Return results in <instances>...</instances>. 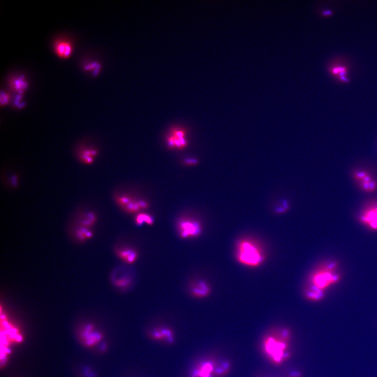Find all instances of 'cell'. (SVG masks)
<instances>
[{
    "label": "cell",
    "instance_id": "6da1fadb",
    "mask_svg": "<svg viewBox=\"0 0 377 377\" xmlns=\"http://www.w3.org/2000/svg\"><path fill=\"white\" fill-rule=\"evenodd\" d=\"M290 332L283 329L273 332L266 337L263 348L269 360L275 365H280L290 357L289 351Z\"/></svg>",
    "mask_w": 377,
    "mask_h": 377
},
{
    "label": "cell",
    "instance_id": "7a4b0ae2",
    "mask_svg": "<svg viewBox=\"0 0 377 377\" xmlns=\"http://www.w3.org/2000/svg\"><path fill=\"white\" fill-rule=\"evenodd\" d=\"M341 274L336 262H327L320 265L310 274L308 286L325 293L341 281Z\"/></svg>",
    "mask_w": 377,
    "mask_h": 377
},
{
    "label": "cell",
    "instance_id": "3957f363",
    "mask_svg": "<svg viewBox=\"0 0 377 377\" xmlns=\"http://www.w3.org/2000/svg\"><path fill=\"white\" fill-rule=\"evenodd\" d=\"M235 258L241 265L249 268H257L265 261V255L262 247L256 241L249 239L240 240L236 244Z\"/></svg>",
    "mask_w": 377,
    "mask_h": 377
},
{
    "label": "cell",
    "instance_id": "277c9868",
    "mask_svg": "<svg viewBox=\"0 0 377 377\" xmlns=\"http://www.w3.org/2000/svg\"><path fill=\"white\" fill-rule=\"evenodd\" d=\"M177 229L181 239H195L202 234L203 225L201 221L196 218L184 216L178 220Z\"/></svg>",
    "mask_w": 377,
    "mask_h": 377
},
{
    "label": "cell",
    "instance_id": "5b68a950",
    "mask_svg": "<svg viewBox=\"0 0 377 377\" xmlns=\"http://www.w3.org/2000/svg\"><path fill=\"white\" fill-rule=\"evenodd\" d=\"M167 146L172 150H183L188 145L187 132L180 126L172 127L166 137Z\"/></svg>",
    "mask_w": 377,
    "mask_h": 377
},
{
    "label": "cell",
    "instance_id": "8992f818",
    "mask_svg": "<svg viewBox=\"0 0 377 377\" xmlns=\"http://www.w3.org/2000/svg\"><path fill=\"white\" fill-rule=\"evenodd\" d=\"M115 200L127 213L138 214L141 210L149 208V203L143 200H136L128 195H117Z\"/></svg>",
    "mask_w": 377,
    "mask_h": 377
},
{
    "label": "cell",
    "instance_id": "52a82bcc",
    "mask_svg": "<svg viewBox=\"0 0 377 377\" xmlns=\"http://www.w3.org/2000/svg\"><path fill=\"white\" fill-rule=\"evenodd\" d=\"M359 221L371 231H377V200L367 203L361 211Z\"/></svg>",
    "mask_w": 377,
    "mask_h": 377
},
{
    "label": "cell",
    "instance_id": "ba28073f",
    "mask_svg": "<svg viewBox=\"0 0 377 377\" xmlns=\"http://www.w3.org/2000/svg\"><path fill=\"white\" fill-rule=\"evenodd\" d=\"M352 178L361 190L367 194H372L377 191V180L368 172L359 170L352 173Z\"/></svg>",
    "mask_w": 377,
    "mask_h": 377
},
{
    "label": "cell",
    "instance_id": "9c48e42d",
    "mask_svg": "<svg viewBox=\"0 0 377 377\" xmlns=\"http://www.w3.org/2000/svg\"><path fill=\"white\" fill-rule=\"evenodd\" d=\"M190 292L191 295L197 299H203L209 296L211 287L208 283L203 279L195 281L191 285Z\"/></svg>",
    "mask_w": 377,
    "mask_h": 377
},
{
    "label": "cell",
    "instance_id": "30bf717a",
    "mask_svg": "<svg viewBox=\"0 0 377 377\" xmlns=\"http://www.w3.org/2000/svg\"><path fill=\"white\" fill-rule=\"evenodd\" d=\"M216 367L214 361H205L197 365L192 373L191 377H214Z\"/></svg>",
    "mask_w": 377,
    "mask_h": 377
},
{
    "label": "cell",
    "instance_id": "8fae6325",
    "mask_svg": "<svg viewBox=\"0 0 377 377\" xmlns=\"http://www.w3.org/2000/svg\"><path fill=\"white\" fill-rule=\"evenodd\" d=\"M54 50L55 54L62 58H67L72 55L73 45L72 42L65 38L56 39L54 44Z\"/></svg>",
    "mask_w": 377,
    "mask_h": 377
},
{
    "label": "cell",
    "instance_id": "7c38bea8",
    "mask_svg": "<svg viewBox=\"0 0 377 377\" xmlns=\"http://www.w3.org/2000/svg\"><path fill=\"white\" fill-rule=\"evenodd\" d=\"M97 148L92 146H83L79 149L77 154L78 159L85 164H92L98 155Z\"/></svg>",
    "mask_w": 377,
    "mask_h": 377
},
{
    "label": "cell",
    "instance_id": "4fadbf2b",
    "mask_svg": "<svg viewBox=\"0 0 377 377\" xmlns=\"http://www.w3.org/2000/svg\"><path fill=\"white\" fill-rule=\"evenodd\" d=\"M116 254L118 257L128 264H134L138 257L137 251L131 247H122L118 249Z\"/></svg>",
    "mask_w": 377,
    "mask_h": 377
},
{
    "label": "cell",
    "instance_id": "5bb4252c",
    "mask_svg": "<svg viewBox=\"0 0 377 377\" xmlns=\"http://www.w3.org/2000/svg\"><path fill=\"white\" fill-rule=\"evenodd\" d=\"M10 85L14 91L19 94H22L27 89L28 83L25 76H20L12 78L10 81Z\"/></svg>",
    "mask_w": 377,
    "mask_h": 377
},
{
    "label": "cell",
    "instance_id": "9a60e30c",
    "mask_svg": "<svg viewBox=\"0 0 377 377\" xmlns=\"http://www.w3.org/2000/svg\"><path fill=\"white\" fill-rule=\"evenodd\" d=\"M304 295L306 299L310 301L319 302L323 299L325 293L308 286L305 290Z\"/></svg>",
    "mask_w": 377,
    "mask_h": 377
},
{
    "label": "cell",
    "instance_id": "2e32d148",
    "mask_svg": "<svg viewBox=\"0 0 377 377\" xmlns=\"http://www.w3.org/2000/svg\"><path fill=\"white\" fill-rule=\"evenodd\" d=\"M135 222L138 226L145 224L152 225L154 223V219L151 215L148 214L138 213L135 217Z\"/></svg>",
    "mask_w": 377,
    "mask_h": 377
},
{
    "label": "cell",
    "instance_id": "e0dca14e",
    "mask_svg": "<svg viewBox=\"0 0 377 377\" xmlns=\"http://www.w3.org/2000/svg\"><path fill=\"white\" fill-rule=\"evenodd\" d=\"M84 68L85 70L92 72L93 76H96L100 72L101 68V64L98 62H91L86 64Z\"/></svg>",
    "mask_w": 377,
    "mask_h": 377
},
{
    "label": "cell",
    "instance_id": "ac0fdd59",
    "mask_svg": "<svg viewBox=\"0 0 377 377\" xmlns=\"http://www.w3.org/2000/svg\"><path fill=\"white\" fill-rule=\"evenodd\" d=\"M11 96L10 94L6 91H2L0 95V103L2 106H6L10 101Z\"/></svg>",
    "mask_w": 377,
    "mask_h": 377
},
{
    "label": "cell",
    "instance_id": "d6986e66",
    "mask_svg": "<svg viewBox=\"0 0 377 377\" xmlns=\"http://www.w3.org/2000/svg\"><path fill=\"white\" fill-rule=\"evenodd\" d=\"M92 233L91 232L85 228L81 229L78 233L79 239L81 240L90 238L92 237Z\"/></svg>",
    "mask_w": 377,
    "mask_h": 377
},
{
    "label": "cell",
    "instance_id": "ffe728a7",
    "mask_svg": "<svg viewBox=\"0 0 377 377\" xmlns=\"http://www.w3.org/2000/svg\"><path fill=\"white\" fill-rule=\"evenodd\" d=\"M184 163L188 166H194L198 163V160L193 158H188L184 159Z\"/></svg>",
    "mask_w": 377,
    "mask_h": 377
}]
</instances>
